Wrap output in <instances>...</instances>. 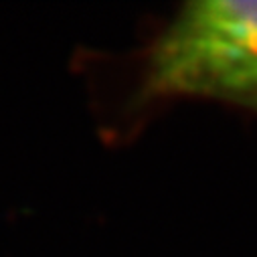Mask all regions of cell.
<instances>
[{
	"label": "cell",
	"instance_id": "1",
	"mask_svg": "<svg viewBox=\"0 0 257 257\" xmlns=\"http://www.w3.org/2000/svg\"><path fill=\"white\" fill-rule=\"evenodd\" d=\"M211 99L257 113V3H188L140 55L136 103Z\"/></svg>",
	"mask_w": 257,
	"mask_h": 257
}]
</instances>
